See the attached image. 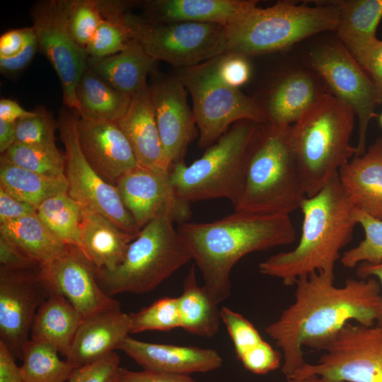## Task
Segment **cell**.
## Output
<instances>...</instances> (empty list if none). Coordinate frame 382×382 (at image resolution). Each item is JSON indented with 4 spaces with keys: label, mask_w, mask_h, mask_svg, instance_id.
I'll list each match as a JSON object with an SVG mask.
<instances>
[{
    "label": "cell",
    "mask_w": 382,
    "mask_h": 382,
    "mask_svg": "<svg viewBox=\"0 0 382 382\" xmlns=\"http://www.w3.org/2000/svg\"><path fill=\"white\" fill-rule=\"evenodd\" d=\"M315 272L298 279L294 301L265 332L282 352V372L291 376L306 361L303 347L322 350L349 323L372 326L382 317L381 286L374 277L347 279Z\"/></svg>",
    "instance_id": "6da1fadb"
},
{
    "label": "cell",
    "mask_w": 382,
    "mask_h": 382,
    "mask_svg": "<svg viewBox=\"0 0 382 382\" xmlns=\"http://www.w3.org/2000/svg\"><path fill=\"white\" fill-rule=\"evenodd\" d=\"M177 229L218 305L231 295V272L243 257L291 244L296 238L289 215L237 211L212 222H183Z\"/></svg>",
    "instance_id": "7a4b0ae2"
},
{
    "label": "cell",
    "mask_w": 382,
    "mask_h": 382,
    "mask_svg": "<svg viewBox=\"0 0 382 382\" xmlns=\"http://www.w3.org/2000/svg\"><path fill=\"white\" fill-rule=\"evenodd\" d=\"M300 209L303 222L297 245L258 265L261 274L277 278L285 286L315 272L335 277L340 250L350 242L358 224L357 210L345 193L338 173L316 195L306 197Z\"/></svg>",
    "instance_id": "3957f363"
},
{
    "label": "cell",
    "mask_w": 382,
    "mask_h": 382,
    "mask_svg": "<svg viewBox=\"0 0 382 382\" xmlns=\"http://www.w3.org/2000/svg\"><path fill=\"white\" fill-rule=\"evenodd\" d=\"M291 126L258 125L248 149L244 187L233 205L235 211L289 216L300 209L306 195L291 147Z\"/></svg>",
    "instance_id": "277c9868"
},
{
    "label": "cell",
    "mask_w": 382,
    "mask_h": 382,
    "mask_svg": "<svg viewBox=\"0 0 382 382\" xmlns=\"http://www.w3.org/2000/svg\"><path fill=\"white\" fill-rule=\"evenodd\" d=\"M355 114L323 93L290 128V144L306 195H316L356 155L350 144Z\"/></svg>",
    "instance_id": "5b68a950"
},
{
    "label": "cell",
    "mask_w": 382,
    "mask_h": 382,
    "mask_svg": "<svg viewBox=\"0 0 382 382\" xmlns=\"http://www.w3.org/2000/svg\"><path fill=\"white\" fill-rule=\"evenodd\" d=\"M174 222L172 210L165 209L140 230L115 270H96L107 294L149 292L192 260Z\"/></svg>",
    "instance_id": "8992f818"
},
{
    "label": "cell",
    "mask_w": 382,
    "mask_h": 382,
    "mask_svg": "<svg viewBox=\"0 0 382 382\" xmlns=\"http://www.w3.org/2000/svg\"><path fill=\"white\" fill-rule=\"evenodd\" d=\"M336 1L311 7L279 1L267 8L257 4L226 28L225 53L245 57L286 48L313 35L335 30L339 18Z\"/></svg>",
    "instance_id": "52a82bcc"
},
{
    "label": "cell",
    "mask_w": 382,
    "mask_h": 382,
    "mask_svg": "<svg viewBox=\"0 0 382 382\" xmlns=\"http://www.w3.org/2000/svg\"><path fill=\"white\" fill-rule=\"evenodd\" d=\"M259 125L238 122L190 166L184 161L171 166L170 179L178 197L189 203L226 198L234 205L244 187L247 154Z\"/></svg>",
    "instance_id": "ba28073f"
},
{
    "label": "cell",
    "mask_w": 382,
    "mask_h": 382,
    "mask_svg": "<svg viewBox=\"0 0 382 382\" xmlns=\"http://www.w3.org/2000/svg\"><path fill=\"white\" fill-rule=\"evenodd\" d=\"M176 76L192 97L199 147L208 148L238 122H267L262 105L219 79L214 58L178 69Z\"/></svg>",
    "instance_id": "9c48e42d"
},
{
    "label": "cell",
    "mask_w": 382,
    "mask_h": 382,
    "mask_svg": "<svg viewBox=\"0 0 382 382\" xmlns=\"http://www.w3.org/2000/svg\"><path fill=\"white\" fill-rule=\"evenodd\" d=\"M132 39L156 61L178 69L198 65L226 52L227 29L215 23L160 22L129 11Z\"/></svg>",
    "instance_id": "30bf717a"
},
{
    "label": "cell",
    "mask_w": 382,
    "mask_h": 382,
    "mask_svg": "<svg viewBox=\"0 0 382 382\" xmlns=\"http://www.w3.org/2000/svg\"><path fill=\"white\" fill-rule=\"evenodd\" d=\"M322 350L316 363L306 362L289 378L317 375L337 382H382L379 325L347 323Z\"/></svg>",
    "instance_id": "8fae6325"
},
{
    "label": "cell",
    "mask_w": 382,
    "mask_h": 382,
    "mask_svg": "<svg viewBox=\"0 0 382 382\" xmlns=\"http://www.w3.org/2000/svg\"><path fill=\"white\" fill-rule=\"evenodd\" d=\"M79 117L62 110L57 123L65 147L67 192L83 209L103 214L123 231L137 236L140 230L123 205L115 186L100 177L81 150L77 132Z\"/></svg>",
    "instance_id": "7c38bea8"
},
{
    "label": "cell",
    "mask_w": 382,
    "mask_h": 382,
    "mask_svg": "<svg viewBox=\"0 0 382 382\" xmlns=\"http://www.w3.org/2000/svg\"><path fill=\"white\" fill-rule=\"evenodd\" d=\"M311 62L332 95L352 108L359 122L355 156L363 155L369 124L378 105L371 78L340 42H328L315 49L311 54Z\"/></svg>",
    "instance_id": "4fadbf2b"
},
{
    "label": "cell",
    "mask_w": 382,
    "mask_h": 382,
    "mask_svg": "<svg viewBox=\"0 0 382 382\" xmlns=\"http://www.w3.org/2000/svg\"><path fill=\"white\" fill-rule=\"evenodd\" d=\"M39 50L54 69L62 88L64 105L79 112L76 86L87 68L86 49L74 39L68 28L62 0H43L30 9Z\"/></svg>",
    "instance_id": "5bb4252c"
},
{
    "label": "cell",
    "mask_w": 382,
    "mask_h": 382,
    "mask_svg": "<svg viewBox=\"0 0 382 382\" xmlns=\"http://www.w3.org/2000/svg\"><path fill=\"white\" fill-rule=\"evenodd\" d=\"M37 277L49 294L65 297L83 319L120 306L100 287L96 268L77 248L68 246L60 255L41 264Z\"/></svg>",
    "instance_id": "9a60e30c"
},
{
    "label": "cell",
    "mask_w": 382,
    "mask_h": 382,
    "mask_svg": "<svg viewBox=\"0 0 382 382\" xmlns=\"http://www.w3.org/2000/svg\"><path fill=\"white\" fill-rule=\"evenodd\" d=\"M120 198L141 230L165 209H170L175 222H186L191 216L190 203L176 194L168 172L137 166L115 185Z\"/></svg>",
    "instance_id": "2e32d148"
},
{
    "label": "cell",
    "mask_w": 382,
    "mask_h": 382,
    "mask_svg": "<svg viewBox=\"0 0 382 382\" xmlns=\"http://www.w3.org/2000/svg\"><path fill=\"white\" fill-rule=\"evenodd\" d=\"M30 270H0V340L21 359L35 316L47 293L37 272Z\"/></svg>",
    "instance_id": "e0dca14e"
},
{
    "label": "cell",
    "mask_w": 382,
    "mask_h": 382,
    "mask_svg": "<svg viewBox=\"0 0 382 382\" xmlns=\"http://www.w3.org/2000/svg\"><path fill=\"white\" fill-rule=\"evenodd\" d=\"M156 122L169 167L184 161L190 143L197 134L196 120L187 103V91L176 76L164 77L149 86Z\"/></svg>",
    "instance_id": "ac0fdd59"
},
{
    "label": "cell",
    "mask_w": 382,
    "mask_h": 382,
    "mask_svg": "<svg viewBox=\"0 0 382 382\" xmlns=\"http://www.w3.org/2000/svg\"><path fill=\"white\" fill-rule=\"evenodd\" d=\"M79 141L91 166L113 185L120 178L139 166L134 151L117 122L79 117Z\"/></svg>",
    "instance_id": "d6986e66"
},
{
    "label": "cell",
    "mask_w": 382,
    "mask_h": 382,
    "mask_svg": "<svg viewBox=\"0 0 382 382\" xmlns=\"http://www.w3.org/2000/svg\"><path fill=\"white\" fill-rule=\"evenodd\" d=\"M118 349L143 369L190 375L219 369L223 359L213 349L143 342L127 336Z\"/></svg>",
    "instance_id": "ffe728a7"
},
{
    "label": "cell",
    "mask_w": 382,
    "mask_h": 382,
    "mask_svg": "<svg viewBox=\"0 0 382 382\" xmlns=\"http://www.w3.org/2000/svg\"><path fill=\"white\" fill-rule=\"evenodd\" d=\"M130 330L129 314L120 306L96 313L83 320L66 360L75 369L109 355L118 349Z\"/></svg>",
    "instance_id": "44dd1931"
},
{
    "label": "cell",
    "mask_w": 382,
    "mask_h": 382,
    "mask_svg": "<svg viewBox=\"0 0 382 382\" xmlns=\"http://www.w3.org/2000/svg\"><path fill=\"white\" fill-rule=\"evenodd\" d=\"M343 190L359 211L382 219V137L338 170Z\"/></svg>",
    "instance_id": "7402d4cb"
},
{
    "label": "cell",
    "mask_w": 382,
    "mask_h": 382,
    "mask_svg": "<svg viewBox=\"0 0 382 382\" xmlns=\"http://www.w3.org/2000/svg\"><path fill=\"white\" fill-rule=\"evenodd\" d=\"M257 4L255 0H149L145 18L160 22L215 23L228 27Z\"/></svg>",
    "instance_id": "603a6c76"
},
{
    "label": "cell",
    "mask_w": 382,
    "mask_h": 382,
    "mask_svg": "<svg viewBox=\"0 0 382 382\" xmlns=\"http://www.w3.org/2000/svg\"><path fill=\"white\" fill-rule=\"evenodd\" d=\"M117 122L130 143L139 166L156 171H169L149 86L132 98L127 111Z\"/></svg>",
    "instance_id": "cb8c5ba5"
},
{
    "label": "cell",
    "mask_w": 382,
    "mask_h": 382,
    "mask_svg": "<svg viewBox=\"0 0 382 382\" xmlns=\"http://www.w3.org/2000/svg\"><path fill=\"white\" fill-rule=\"evenodd\" d=\"M136 237L103 214L83 208L79 249L96 270H115Z\"/></svg>",
    "instance_id": "d4e9b609"
},
{
    "label": "cell",
    "mask_w": 382,
    "mask_h": 382,
    "mask_svg": "<svg viewBox=\"0 0 382 382\" xmlns=\"http://www.w3.org/2000/svg\"><path fill=\"white\" fill-rule=\"evenodd\" d=\"M157 62L134 40L117 54L102 57H88L87 68L115 89L133 98L149 88L146 79L156 71Z\"/></svg>",
    "instance_id": "484cf974"
},
{
    "label": "cell",
    "mask_w": 382,
    "mask_h": 382,
    "mask_svg": "<svg viewBox=\"0 0 382 382\" xmlns=\"http://www.w3.org/2000/svg\"><path fill=\"white\" fill-rule=\"evenodd\" d=\"M220 316L236 357L246 370L264 375L281 366V352L264 340L249 320L226 306L220 308Z\"/></svg>",
    "instance_id": "4316f807"
},
{
    "label": "cell",
    "mask_w": 382,
    "mask_h": 382,
    "mask_svg": "<svg viewBox=\"0 0 382 382\" xmlns=\"http://www.w3.org/2000/svg\"><path fill=\"white\" fill-rule=\"evenodd\" d=\"M323 93L304 72L291 73L272 88L264 107L267 122L286 127L296 122Z\"/></svg>",
    "instance_id": "83f0119b"
},
{
    "label": "cell",
    "mask_w": 382,
    "mask_h": 382,
    "mask_svg": "<svg viewBox=\"0 0 382 382\" xmlns=\"http://www.w3.org/2000/svg\"><path fill=\"white\" fill-rule=\"evenodd\" d=\"M83 320L65 297L49 294L36 312L30 339L51 345L66 357Z\"/></svg>",
    "instance_id": "f1b7e54d"
},
{
    "label": "cell",
    "mask_w": 382,
    "mask_h": 382,
    "mask_svg": "<svg viewBox=\"0 0 382 382\" xmlns=\"http://www.w3.org/2000/svg\"><path fill=\"white\" fill-rule=\"evenodd\" d=\"M339 18L335 31L353 57L378 39L376 28L382 18V0L336 1Z\"/></svg>",
    "instance_id": "f546056e"
},
{
    "label": "cell",
    "mask_w": 382,
    "mask_h": 382,
    "mask_svg": "<svg viewBox=\"0 0 382 382\" xmlns=\"http://www.w3.org/2000/svg\"><path fill=\"white\" fill-rule=\"evenodd\" d=\"M81 118L117 122L127 111L132 97L108 83L86 68L76 89Z\"/></svg>",
    "instance_id": "4dcf8cb0"
},
{
    "label": "cell",
    "mask_w": 382,
    "mask_h": 382,
    "mask_svg": "<svg viewBox=\"0 0 382 382\" xmlns=\"http://www.w3.org/2000/svg\"><path fill=\"white\" fill-rule=\"evenodd\" d=\"M0 235L40 265L60 255L68 247L37 213L0 224Z\"/></svg>",
    "instance_id": "1f68e13d"
},
{
    "label": "cell",
    "mask_w": 382,
    "mask_h": 382,
    "mask_svg": "<svg viewBox=\"0 0 382 382\" xmlns=\"http://www.w3.org/2000/svg\"><path fill=\"white\" fill-rule=\"evenodd\" d=\"M178 300L181 328L207 338L218 332L221 322L219 305L204 286L197 284L194 265L185 277L183 291Z\"/></svg>",
    "instance_id": "d6a6232c"
},
{
    "label": "cell",
    "mask_w": 382,
    "mask_h": 382,
    "mask_svg": "<svg viewBox=\"0 0 382 382\" xmlns=\"http://www.w3.org/2000/svg\"><path fill=\"white\" fill-rule=\"evenodd\" d=\"M0 187L12 196L38 207L45 199L68 191L64 178H53L17 166L0 158Z\"/></svg>",
    "instance_id": "836d02e7"
},
{
    "label": "cell",
    "mask_w": 382,
    "mask_h": 382,
    "mask_svg": "<svg viewBox=\"0 0 382 382\" xmlns=\"http://www.w3.org/2000/svg\"><path fill=\"white\" fill-rule=\"evenodd\" d=\"M102 16L86 50L88 57L102 58L125 50L133 40L126 23L129 3L123 1L97 0Z\"/></svg>",
    "instance_id": "e575fe53"
},
{
    "label": "cell",
    "mask_w": 382,
    "mask_h": 382,
    "mask_svg": "<svg viewBox=\"0 0 382 382\" xmlns=\"http://www.w3.org/2000/svg\"><path fill=\"white\" fill-rule=\"evenodd\" d=\"M82 209L67 192H62L42 202L37 207V214L66 245L79 249Z\"/></svg>",
    "instance_id": "d590c367"
},
{
    "label": "cell",
    "mask_w": 382,
    "mask_h": 382,
    "mask_svg": "<svg viewBox=\"0 0 382 382\" xmlns=\"http://www.w3.org/2000/svg\"><path fill=\"white\" fill-rule=\"evenodd\" d=\"M58 351L47 344L30 339L22 349L21 366L24 382H65L74 367L58 356Z\"/></svg>",
    "instance_id": "8d00e7d4"
},
{
    "label": "cell",
    "mask_w": 382,
    "mask_h": 382,
    "mask_svg": "<svg viewBox=\"0 0 382 382\" xmlns=\"http://www.w3.org/2000/svg\"><path fill=\"white\" fill-rule=\"evenodd\" d=\"M3 158L33 172L53 178H64V156L57 146H37L14 143Z\"/></svg>",
    "instance_id": "74e56055"
},
{
    "label": "cell",
    "mask_w": 382,
    "mask_h": 382,
    "mask_svg": "<svg viewBox=\"0 0 382 382\" xmlns=\"http://www.w3.org/2000/svg\"><path fill=\"white\" fill-rule=\"evenodd\" d=\"M130 334L148 330L169 331L181 328L178 297L156 300L137 313H129Z\"/></svg>",
    "instance_id": "f35d334b"
},
{
    "label": "cell",
    "mask_w": 382,
    "mask_h": 382,
    "mask_svg": "<svg viewBox=\"0 0 382 382\" xmlns=\"http://www.w3.org/2000/svg\"><path fill=\"white\" fill-rule=\"evenodd\" d=\"M357 220L363 228L365 237L357 246L341 255L340 262L347 268L356 267L361 262L382 261V219L357 210Z\"/></svg>",
    "instance_id": "ab89813d"
},
{
    "label": "cell",
    "mask_w": 382,
    "mask_h": 382,
    "mask_svg": "<svg viewBox=\"0 0 382 382\" xmlns=\"http://www.w3.org/2000/svg\"><path fill=\"white\" fill-rule=\"evenodd\" d=\"M62 4L71 35L86 49L103 19L97 0H62Z\"/></svg>",
    "instance_id": "60d3db41"
},
{
    "label": "cell",
    "mask_w": 382,
    "mask_h": 382,
    "mask_svg": "<svg viewBox=\"0 0 382 382\" xmlns=\"http://www.w3.org/2000/svg\"><path fill=\"white\" fill-rule=\"evenodd\" d=\"M34 111L33 115L16 122L15 143L56 146L55 130L58 125L43 107Z\"/></svg>",
    "instance_id": "b9f144b4"
},
{
    "label": "cell",
    "mask_w": 382,
    "mask_h": 382,
    "mask_svg": "<svg viewBox=\"0 0 382 382\" xmlns=\"http://www.w3.org/2000/svg\"><path fill=\"white\" fill-rule=\"evenodd\" d=\"M120 368L119 356L114 352L74 369L68 382H117Z\"/></svg>",
    "instance_id": "7bdbcfd3"
},
{
    "label": "cell",
    "mask_w": 382,
    "mask_h": 382,
    "mask_svg": "<svg viewBox=\"0 0 382 382\" xmlns=\"http://www.w3.org/2000/svg\"><path fill=\"white\" fill-rule=\"evenodd\" d=\"M214 67L219 79L226 85L239 88L250 76V66L243 55L224 53L214 58Z\"/></svg>",
    "instance_id": "ee69618b"
},
{
    "label": "cell",
    "mask_w": 382,
    "mask_h": 382,
    "mask_svg": "<svg viewBox=\"0 0 382 382\" xmlns=\"http://www.w3.org/2000/svg\"><path fill=\"white\" fill-rule=\"evenodd\" d=\"M371 78L378 98L382 103V41L377 40L354 57Z\"/></svg>",
    "instance_id": "f6af8a7d"
},
{
    "label": "cell",
    "mask_w": 382,
    "mask_h": 382,
    "mask_svg": "<svg viewBox=\"0 0 382 382\" xmlns=\"http://www.w3.org/2000/svg\"><path fill=\"white\" fill-rule=\"evenodd\" d=\"M0 265L1 269L6 270H33L40 266L37 262L1 235Z\"/></svg>",
    "instance_id": "bcb514c9"
},
{
    "label": "cell",
    "mask_w": 382,
    "mask_h": 382,
    "mask_svg": "<svg viewBox=\"0 0 382 382\" xmlns=\"http://www.w3.org/2000/svg\"><path fill=\"white\" fill-rule=\"evenodd\" d=\"M117 382H197L190 375L143 369L135 371L120 368Z\"/></svg>",
    "instance_id": "7dc6e473"
},
{
    "label": "cell",
    "mask_w": 382,
    "mask_h": 382,
    "mask_svg": "<svg viewBox=\"0 0 382 382\" xmlns=\"http://www.w3.org/2000/svg\"><path fill=\"white\" fill-rule=\"evenodd\" d=\"M37 50L39 45L35 31L18 54L9 58H0L1 73L8 77L18 75L31 63Z\"/></svg>",
    "instance_id": "c3c4849f"
},
{
    "label": "cell",
    "mask_w": 382,
    "mask_h": 382,
    "mask_svg": "<svg viewBox=\"0 0 382 382\" xmlns=\"http://www.w3.org/2000/svg\"><path fill=\"white\" fill-rule=\"evenodd\" d=\"M37 207L12 196L0 187V224L37 213Z\"/></svg>",
    "instance_id": "681fc988"
},
{
    "label": "cell",
    "mask_w": 382,
    "mask_h": 382,
    "mask_svg": "<svg viewBox=\"0 0 382 382\" xmlns=\"http://www.w3.org/2000/svg\"><path fill=\"white\" fill-rule=\"evenodd\" d=\"M34 33L33 26L4 33L0 37V58H9L18 54Z\"/></svg>",
    "instance_id": "f907efd6"
},
{
    "label": "cell",
    "mask_w": 382,
    "mask_h": 382,
    "mask_svg": "<svg viewBox=\"0 0 382 382\" xmlns=\"http://www.w3.org/2000/svg\"><path fill=\"white\" fill-rule=\"evenodd\" d=\"M15 357L6 344L0 340V382H24Z\"/></svg>",
    "instance_id": "816d5d0a"
},
{
    "label": "cell",
    "mask_w": 382,
    "mask_h": 382,
    "mask_svg": "<svg viewBox=\"0 0 382 382\" xmlns=\"http://www.w3.org/2000/svg\"><path fill=\"white\" fill-rule=\"evenodd\" d=\"M35 114V111H28L23 108L16 101L1 98L0 100V119L16 122L20 119L30 117Z\"/></svg>",
    "instance_id": "f5cc1de1"
},
{
    "label": "cell",
    "mask_w": 382,
    "mask_h": 382,
    "mask_svg": "<svg viewBox=\"0 0 382 382\" xmlns=\"http://www.w3.org/2000/svg\"><path fill=\"white\" fill-rule=\"evenodd\" d=\"M16 141V122L0 119V152L5 153Z\"/></svg>",
    "instance_id": "db71d44e"
},
{
    "label": "cell",
    "mask_w": 382,
    "mask_h": 382,
    "mask_svg": "<svg viewBox=\"0 0 382 382\" xmlns=\"http://www.w3.org/2000/svg\"><path fill=\"white\" fill-rule=\"evenodd\" d=\"M356 267V273L359 278L374 277L382 287V261L378 263L361 262ZM378 325L382 327V317Z\"/></svg>",
    "instance_id": "11a10c76"
},
{
    "label": "cell",
    "mask_w": 382,
    "mask_h": 382,
    "mask_svg": "<svg viewBox=\"0 0 382 382\" xmlns=\"http://www.w3.org/2000/svg\"><path fill=\"white\" fill-rule=\"evenodd\" d=\"M286 382H337L330 381L317 375H310L301 377H291L286 378Z\"/></svg>",
    "instance_id": "9f6ffc18"
},
{
    "label": "cell",
    "mask_w": 382,
    "mask_h": 382,
    "mask_svg": "<svg viewBox=\"0 0 382 382\" xmlns=\"http://www.w3.org/2000/svg\"><path fill=\"white\" fill-rule=\"evenodd\" d=\"M379 123H380L381 126L382 127V114L379 117Z\"/></svg>",
    "instance_id": "6f0895ef"
}]
</instances>
